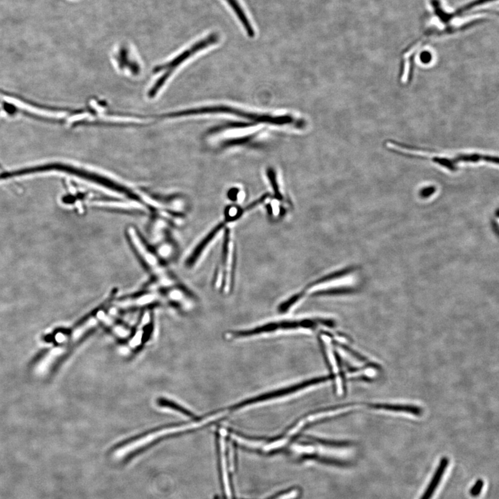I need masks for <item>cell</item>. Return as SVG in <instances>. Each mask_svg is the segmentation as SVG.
I'll return each mask as SVG.
<instances>
[{"label": "cell", "mask_w": 499, "mask_h": 499, "mask_svg": "<svg viewBox=\"0 0 499 499\" xmlns=\"http://www.w3.org/2000/svg\"><path fill=\"white\" fill-rule=\"evenodd\" d=\"M386 146L389 151L396 154L409 158L431 161L433 163L438 164L452 172L457 171L459 164L461 163L486 162L496 165L499 164L498 157L482 153H460L452 155H444L433 151H427L422 148L402 144L394 140L386 141Z\"/></svg>", "instance_id": "cell-1"}, {"label": "cell", "mask_w": 499, "mask_h": 499, "mask_svg": "<svg viewBox=\"0 0 499 499\" xmlns=\"http://www.w3.org/2000/svg\"><path fill=\"white\" fill-rule=\"evenodd\" d=\"M493 1L494 0H473V1H470L466 4L456 8V10L449 11L444 8L441 0H430V6L431 8H432L430 17H435L438 22L437 23H439L441 26L431 25L437 28L438 31L443 34L444 37L453 35V34L459 33V32L466 31L468 28L473 27L476 25L484 22L485 20L484 19H475L471 22L461 24H455L454 22L461 18L463 16L475 10L478 7L488 3L493 2Z\"/></svg>", "instance_id": "cell-2"}, {"label": "cell", "mask_w": 499, "mask_h": 499, "mask_svg": "<svg viewBox=\"0 0 499 499\" xmlns=\"http://www.w3.org/2000/svg\"><path fill=\"white\" fill-rule=\"evenodd\" d=\"M126 234L135 253L138 255L139 259L142 261L146 267L156 276L159 284L163 287L173 285V279L169 276L158 257L143 241L135 228L134 227H128Z\"/></svg>", "instance_id": "cell-3"}, {"label": "cell", "mask_w": 499, "mask_h": 499, "mask_svg": "<svg viewBox=\"0 0 499 499\" xmlns=\"http://www.w3.org/2000/svg\"><path fill=\"white\" fill-rule=\"evenodd\" d=\"M217 419V415L214 414L203 418V420L194 421V422H191V423L159 429V430L155 431L154 432H152L151 434L145 435L142 437L133 440V441L128 442V443L125 444V445H121L119 448H117V450H115V453L116 454H119V456L131 453V452L137 451V449L146 446V445H149V443H152V442L157 441L160 438L169 436V435L187 432V431L191 430V429L199 428L202 426L207 425L209 422H212L214 420Z\"/></svg>", "instance_id": "cell-4"}, {"label": "cell", "mask_w": 499, "mask_h": 499, "mask_svg": "<svg viewBox=\"0 0 499 499\" xmlns=\"http://www.w3.org/2000/svg\"><path fill=\"white\" fill-rule=\"evenodd\" d=\"M234 261V245L230 237V230L226 229L221 262L216 269L214 278L216 287L225 293L231 289L233 284Z\"/></svg>", "instance_id": "cell-5"}, {"label": "cell", "mask_w": 499, "mask_h": 499, "mask_svg": "<svg viewBox=\"0 0 499 499\" xmlns=\"http://www.w3.org/2000/svg\"><path fill=\"white\" fill-rule=\"evenodd\" d=\"M219 40L220 35L219 33H212V34H210L206 37L203 38V40L198 41L197 43L191 46L189 49L186 50L181 54L179 55L176 58L171 60V62H168L167 64H165V65L162 66V67L160 68V69H168V71L157 82L154 86L152 87L151 92H149V96H153L155 95V94L158 92L160 87L165 83L166 79L169 77V75L171 74V71L173 69H176L177 66L180 65L185 60L190 58L191 55L195 54V53L198 52V51H201L202 49H205V48H207L208 46L217 43V42H219Z\"/></svg>", "instance_id": "cell-6"}, {"label": "cell", "mask_w": 499, "mask_h": 499, "mask_svg": "<svg viewBox=\"0 0 499 499\" xmlns=\"http://www.w3.org/2000/svg\"><path fill=\"white\" fill-rule=\"evenodd\" d=\"M449 463L450 461L447 457L442 458L428 486L426 488L425 491L424 492L423 495L420 499H431L432 498L436 490L438 489V486L441 484L443 476L446 472L447 467H448Z\"/></svg>", "instance_id": "cell-7"}, {"label": "cell", "mask_w": 499, "mask_h": 499, "mask_svg": "<svg viewBox=\"0 0 499 499\" xmlns=\"http://www.w3.org/2000/svg\"><path fill=\"white\" fill-rule=\"evenodd\" d=\"M225 1L228 3L229 6L233 10L236 17L239 19L241 26L246 31L247 35L253 38L256 35L255 29H254L253 24L250 22V19L248 18V15H247L244 8L241 6L240 2L238 0H225Z\"/></svg>", "instance_id": "cell-8"}, {"label": "cell", "mask_w": 499, "mask_h": 499, "mask_svg": "<svg viewBox=\"0 0 499 499\" xmlns=\"http://www.w3.org/2000/svg\"><path fill=\"white\" fill-rule=\"evenodd\" d=\"M160 299V295L157 293H143L140 296L133 297V298H127L120 301L117 302V307L120 308H130V307H142L153 302H157Z\"/></svg>", "instance_id": "cell-9"}, {"label": "cell", "mask_w": 499, "mask_h": 499, "mask_svg": "<svg viewBox=\"0 0 499 499\" xmlns=\"http://www.w3.org/2000/svg\"><path fill=\"white\" fill-rule=\"evenodd\" d=\"M94 206L107 207V208L117 209L122 210H144V207L138 203L128 201H94L92 203Z\"/></svg>", "instance_id": "cell-10"}, {"label": "cell", "mask_w": 499, "mask_h": 499, "mask_svg": "<svg viewBox=\"0 0 499 499\" xmlns=\"http://www.w3.org/2000/svg\"><path fill=\"white\" fill-rule=\"evenodd\" d=\"M369 407L375 409H384V410L395 411V412L411 413V414L416 415V416H420L422 413V409L420 407H416V406L372 404L369 405Z\"/></svg>", "instance_id": "cell-11"}, {"label": "cell", "mask_w": 499, "mask_h": 499, "mask_svg": "<svg viewBox=\"0 0 499 499\" xmlns=\"http://www.w3.org/2000/svg\"><path fill=\"white\" fill-rule=\"evenodd\" d=\"M352 271V269L351 268H345V269L341 270V271L334 272V273L325 275V276L322 277L321 278L318 279V280H315L314 282L308 284L303 291H305V293H307V291H310L311 289L319 287L322 284H326L327 282H332L333 280H337L340 277L349 274Z\"/></svg>", "instance_id": "cell-12"}, {"label": "cell", "mask_w": 499, "mask_h": 499, "mask_svg": "<svg viewBox=\"0 0 499 499\" xmlns=\"http://www.w3.org/2000/svg\"><path fill=\"white\" fill-rule=\"evenodd\" d=\"M351 289H346V288H339V289H328L321 290V291H316L312 295L313 296H335V295L345 294L351 292Z\"/></svg>", "instance_id": "cell-13"}, {"label": "cell", "mask_w": 499, "mask_h": 499, "mask_svg": "<svg viewBox=\"0 0 499 499\" xmlns=\"http://www.w3.org/2000/svg\"><path fill=\"white\" fill-rule=\"evenodd\" d=\"M158 404L162 407L168 408V409H172V410L178 411V412L182 413V414L185 415L187 417H193L192 413L189 412V411L186 410L180 406L177 405L176 404L173 403L172 402H170L169 400H160L158 402Z\"/></svg>", "instance_id": "cell-14"}, {"label": "cell", "mask_w": 499, "mask_h": 499, "mask_svg": "<svg viewBox=\"0 0 499 499\" xmlns=\"http://www.w3.org/2000/svg\"><path fill=\"white\" fill-rule=\"evenodd\" d=\"M267 174L268 179H269L270 182H271L272 187H273V191H274L275 196L279 200H283L284 197L281 194L280 188H279L278 184H277L276 175L274 170L273 169H270L268 170Z\"/></svg>", "instance_id": "cell-15"}, {"label": "cell", "mask_w": 499, "mask_h": 499, "mask_svg": "<svg viewBox=\"0 0 499 499\" xmlns=\"http://www.w3.org/2000/svg\"><path fill=\"white\" fill-rule=\"evenodd\" d=\"M484 486V481L482 479H479V480L476 481L475 484L470 489V495L473 497L479 496L481 492H482Z\"/></svg>", "instance_id": "cell-16"}, {"label": "cell", "mask_w": 499, "mask_h": 499, "mask_svg": "<svg viewBox=\"0 0 499 499\" xmlns=\"http://www.w3.org/2000/svg\"><path fill=\"white\" fill-rule=\"evenodd\" d=\"M420 60L423 63H429L432 60V54L429 51H424L420 55Z\"/></svg>", "instance_id": "cell-17"}]
</instances>
